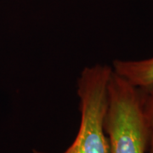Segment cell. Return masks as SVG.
I'll use <instances>...</instances> for the list:
<instances>
[{"label":"cell","mask_w":153,"mask_h":153,"mask_svg":"<svg viewBox=\"0 0 153 153\" xmlns=\"http://www.w3.org/2000/svg\"><path fill=\"white\" fill-rule=\"evenodd\" d=\"M111 68L138 88L147 89L153 86V57L139 60H115Z\"/></svg>","instance_id":"obj_3"},{"label":"cell","mask_w":153,"mask_h":153,"mask_svg":"<svg viewBox=\"0 0 153 153\" xmlns=\"http://www.w3.org/2000/svg\"><path fill=\"white\" fill-rule=\"evenodd\" d=\"M143 91V112L149 134L148 153H153V86Z\"/></svg>","instance_id":"obj_4"},{"label":"cell","mask_w":153,"mask_h":153,"mask_svg":"<svg viewBox=\"0 0 153 153\" xmlns=\"http://www.w3.org/2000/svg\"><path fill=\"white\" fill-rule=\"evenodd\" d=\"M104 128L111 153H148L149 134L143 112V91L113 70L108 82Z\"/></svg>","instance_id":"obj_1"},{"label":"cell","mask_w":153,"mask_h":153,"mask_svg":"<svg viewBox=\"0 0 153 153\" xmlns=\"http://www.w3.org/2000/svg\"><path fill=\"white\" fill-rule=\"evenodd\" d=\"M112 68L95 64L86 66L77 78L80 125L73 142L62 153H111L104 121L107 110L108 82ZM33 153H47L33 149Z\"/></svg>","instance_id":"obj_2"}]
</instances>
